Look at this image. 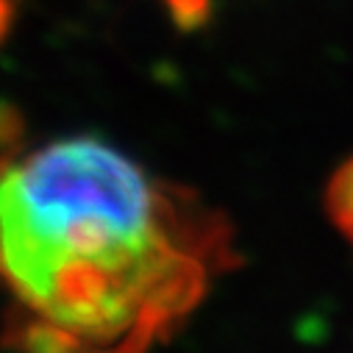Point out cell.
I'll return each mask as SVG.
<instances>
[{
	"instance_id": "2",
	"label": "cell",
	"mask_w": 353,
	"mask_h": 353,
	"mask_svg": "<svg viewBox=\"0 0 353 353\" xmlns=\"http://www.w3.org/2000/svg\"><path fill=\"white\" fill-rule=\"evenodd\" d=\"M323 206L331 225L353 245V156L342 161L328 179Z\"/></svg>"
},
{
	"instance_id": "3",
	"label": "cell",
	"mask_w": 353,
	"mask_h": 353,
	"mask_svg": "<svg viewBox=\"0 0 353 353\" xmlns=\"http://www.w3.org/2000/svg\"><path fill=\"white\" fill-rule=\"evenodd\" d=\"M161 6L179 31H198L209 23L214 0H161Z\"/></svg>"
},
{
	"instance_id": "1",
	"label": "cell",
	"mask_w": 353,
	"mask_h": 353,
	"mask_svg": "<svg viewBox=\"0 0 353 353\" xmlns=\"http://www.w3.org/2000/svg\"><path fill=\"white\" fill-rule=\"evenodd\" d=\"M231 264L220 212L103 139L0 159V284L75 350L164 342Z\"/></svg>"
},
{
	"instance_id": "5",
	"label": "cell",
	"mask_w": 353,
	"mask_h": 353,
	"mask_svg": "<svg viewBox=\"0 0 353 353\" xmlns=\"http://www.w3.org/2000/svg\"><path fill=\"white\" fill-rule=\"evenodd\" d=\"M14 20H17V6H14V0H0V45L9 39Z\"/></svg>"
},
{
	"instance_id": "4",
	"label": "cell",
	"mask_w": 353,
	"mask_h": 353,
	"mask_svg": "<svg viewBox=\"0 0 353 353\" xmlns=\"http://www.w3.org/2000/svg\"><path fill=\"white\" fill-rule=\"evenodd\" d=\"M23 134H26V120L20 109L0 101V159L20 153Z\"/></svg>"
}]
</instances>
